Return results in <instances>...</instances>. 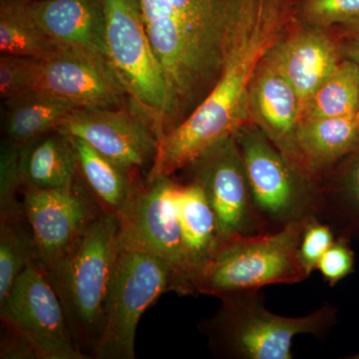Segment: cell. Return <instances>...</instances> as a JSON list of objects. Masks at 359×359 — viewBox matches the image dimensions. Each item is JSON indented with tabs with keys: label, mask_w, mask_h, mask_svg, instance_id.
<instances>
[{
	"label": "cell",
	"mask_w": 359,
	"mask_h": 359,
	"mask_svg": "<svg viewBox=\"0 0 359 359\" xmlns=\"http://www.w3.org/2000/svg\"><path fill=\"white\" fill-rule=\"evenodd\" d=\"M166 79L165 133L200 105L264 0H138Z\"/></svg>",
	"instance_id": "1"
},
{
	"label": "cell",
	"mask_w": 359,
	"mask_h": 359,
	"mask_svg": "<svg viewBox=\"0 0 359 359\" xmlns=\"http://www.w3.org/2000/svg\"><path fill=\"white\" fill-rule=\"evenodd\" d=\"M297 0H264L229 54L223 72L204 100L158 141L148 182L186 169L250 121L252 77L266 52L289 32Z\"/></svg>",
	"instance_id": "2"
},
{
	"label": "cell",
	"mask_w": 359,
	"mask_h": 359,
	"mask_svg": "<svg viewBox=\"0 0 359 359\" xmlns=\"http://www.w3.org/2000/svg\"><path fill=\"white\" fill-rule=\"evenodd\" d=\"M216 313L200 323L212 354L230 359H292L297 335L325 339L337 320V309L328 302L301 318L271 313L259 290L222 295Z\"/></svg>",
	"instance_id": "3"
},
{
	"label": "cell",
	"mask_w": 359,
	"mask_h": 359,
	"mask_svg": "<svg viewBox=\"0 0 359 359\" xmlns=\"http://www.w3.org/2000/svg\"><path fill=\"white\" fill-rule=\"evenodd\" d=\"M119 252V219L104 211L60 266L46 273L78 348L91 358L102 332Z\"/></svg>",
	"instance_id": "4"
},
{
	"label": "cell",
	"mask_w": 359,
	"mask_h": 359,
	"mask_svg": "<svg viewBox=\"0 0 359 359\" xmlns=\"http://www.w3.org/2000/svg\"><path fill=\"white\" fill-rule=\"evenodd\" d=\"M309 218L273 233L222 242L195 285V295L219 297L261 290L271 285H294L309 278L299 261V248Z\"/></svg>",
	"instance_id": "5"
},
{
	"label": "cell",
	"mask_w": 359,
	"mask_h": 359,
	"mask_svg": "<svg viewBox=\"0 0 359 359\" xmlns=\"http://www.w3.org/2000/svg\"><path fill=\"white\" fill-rule=\"evenodd\" d=\"M244 161L252 209L264 233L316 217L318 186L271 143L256 124L233 134Z\"/></svg>",
	"instance_id": "6"
},
{
	"label": "cell",
	"mask_w": 359,
	"mask_h": 359,
	"mask_svg": "<svg viewBox=\"0 0 359 359\" xmlns=\"http://www.w3.org/2000/svg\"><path fill=\"white\" fill-rule=\"evenodd\" d=\"M108 59L121 80L129 108L160 140L165 135L168 91L164 72L149 39L138 0H103Z\"/></svg>",
	"instance_id": "7"
},
{
	"label": "cell",
	"mask_w": 359,
	"mask_h": 359,
	"mask_svg": "<svg viewBox=\"0 0 359 359\" xmlns=\"http://www.w3.org/2000/svg\"><path fill=\"white\" fill-rule=\"evenodd\" d=\"M173 290V273L162 259L143 250L119 247L102 332L91 358L135 359V337L142 314Z\"/></svg>",
	"instance_id": "8"
},
{
	"label": "cell",
	"mask_w": 359,
	"mask_h": 359,
	"mask_svg": "<svg viewBox=\"0 0 359 359\" xmlns=\"http://www.w3.org/2000/svg\"><path fill=\"white\" fill-rule=\"evenodd\" d=\"M0 318L2 327L20 335L39 359L88 358L75 344L60 299L35 259L0 304Z\"/></svg>",
	"instance_id": "9"
},
{
	"label": "cell",
	"mask_w": 359,
	"mask_h": 359,
	"mask_svg": "<svg viewBox=\"0 0 359 359\" xmlns=\"http://www.w3.org/2000/svg\"><path fill=\"white\" fill-rule=\"evenodd\" d=\"M176 183L171 176L142 182L118 217L119 247L162 259L173 273V292L184 297L189 295L188 273L175 201Z\"/></svg>",
	"instance_id": "10"
},
{
	"label": "cell",
	"mask_w": 359,
	"mask_h": 359,
	"mask_svg": "<svg viewBox=\"0 0 359 359\" xmlns=\"http://www.w3.org/2000/svg\"><path fill=\"white\" fill-rule=\"evenodd\" d=\"M21 192L34 241L35 261L50 273L69 256L104 210L82 179L63 190L22 189Z\"/></svg>",
	"instance_id": "11"
},
{
	"label": "cell",
	"mask_w": 359,
	"mask_h": 359,
	"mask_svg": "<svg viewBox=\"0 0 359 359\" xmlns=\"http://www.w3.org/2000/svg\"><path fill=\"white\" fill-rule=\"evenodd\" d=\"M34 92L66 101L77 109L129 105L124 85L108 59L69 47L39 59Z\"/></svg>",
	"instance_id": "12"
},
{
	"label": "cell",
	"mask_w": 359,
	"mask_h": 359,
	"mask_svg": "<svg viewBox=\"0 0 359 359\" xmlns=\"http://www.w3.org/2000/svg\"><path fill=\"white\" fill-rule=\"evenodd\" d=\"M188 168L216 216L222 242L263 233L252 209L244 161L233 135Z\"/></svg>",
	"instance_id": "13"
},
{
	"label": "cell",
	"mask_w": 359,
	"mask_h": 359,
	"mask_svg": "<svg viewBox=\"0 0 359 359\" xmlns=\"http://www.w3.org/2000/svg\"><path fill=\"white\" fill-rule=\"evenodd\" d=\"M57 131L83 139L127 173L140 177L154 162L158 138L147 122L129 107L76 109Z\"/></svg>",
	"instance_id": "14"
},
{
	"label": "cell",
	"mask_w": 359,
	"mask_h": 359,
	"mask_svg": "<svg viewBox=\"0 0 359 359\" xmlns=\"http://www.w3.org/2000/svg\"><path fill=\"white\" fill-rule=\"evenodd\" d=\"M264 58L292 85L302 108L341 62L344 54L325 28L306 25L285 33Z\"/></svg>",
	"instance_id": "15"
},
{
	"label": "cell",
	"mask_w": 359,
	"mask_h": 359,
	"mask_svg": "<svg viewBox=\"0 0 359 359\" xmlns=\"http://www.w3.org/2000/svg\"><path fill=\"white\" fill-rule=\"evenodd\" d=\"M249 113L250 121L297 166L295 135L301 118V100L292 85L264 58L250 83Z\"/></svg>",
	"instance_id": "16"
},
{
	"label": "cell",
	"mask_w": 359,
	"mask_h": 359,
	"mask_svg": "<svg viewBox=\"0 0 359 359\" xmlns=\"http://www.w3.org/2000/svg\"><path fill=\"white\" fill-rule=\"evenodd\" d=\"M28 7L54 43L108 59L103 0H29Z\"/></svg>",
	"instance_id": "17"
},
{
	"label": "cell",
	"mask_w": 359,
	"mask_h": 359,
	"mask_svg": "<svg viewBox=\"0 0 359 359\" xmlns=\"http://www.w3.org/2000/svg\"><path fill=\"white\" fill-rule=\"evenodd\" d=\"M295 149L297 166L318 184L337 163L359 149V111L299 122Z\"/></svg>",
	"instance_id": "18"
},
{
	"label": "cell",
	"mask_w": 359,
	"mask_h": 359,
	"mask_svg": "<svg viewBox=\"0 0 359 359\" xmlns=\"http://www.w3.org/2000/svg\"><path fill=\"white\" fill-rule=\"evenodd\" d=\"M175 201L188 273L189 295L222 244L218 222L202 189L195 182L175 187Z\"/></svg>",
	"instance_id": "19"
},
{
	"label": "cell",
	"mask_w": 359,
	"mask_h": 359,
	"mask_svg": "<svg viewBox=\"0 0 359 359\" xmlns=\"http://www.w3.org/2000/svg\"><path fill=\"white\" fill-rule=\"evenodd\" d=\"M20 177L21 190H63L75 185L81 177L68 137L55 130L21 148Z\"/></svg>",
	"instance_id": "20"
},
{
	"label": "cell",
	"mask_w": 359,
	"mask_h": 359,
	"mask_svg": "<svg viewBox=\"0 0 359 359\" xmlns=\"http://www.w3.org/2000/svg\"><path fill=\"white\" fill-rule=\"evenodd\" d=\"M316 218L337 237L359 241V149L340 161L318 182Z\"/></svg>",
	"instance_id": "21"
},
{
	"label": "cell",
	"mask_w": 359,
	"mask_h": 359,
	"mask_svg": "<svg viewBox=\"0 0 359 359\" xmlns=\"http://www.w3.org/2000/svg\"><path fill=\"white\" fill-rule=\"evenodd\" d=\"M67 137L76 156L82 181L104 211L119 217L142 183L140 177L127 173L83 139Z\"/></svg>",
	"instance_id": "22"
},
{
	"label": "cell",
	"mask_w": 359,
	"mask_h": 359,
	"mask_svg": "<svg viewBox=\"0 0 359 359\" xmlns=\"http://www.w3.org/2000/svg\"><path fill=\"white\" fill-rule=\"evenodd\" d=\"M4 103L7 109L4 138L20 150L35 139L57 130L77 109L66 101L40 92L7 99Z\"/></svg>",
	"instance_id": "23"
},
{
	"label": "cell",
	"mask_w": 359,
	"mask_h": 359,
	"mask_svg": "<svg viewBox=\"0 0 359 359\" xmlns=\"http://www.w3.org/2000/svg\"><path fill=\"white\" fill-rule=\"evenodd\" d=\"M29 0H0V52L7 55L43 59L61 48L37 25Z\"/></svg>",
	"instance_id": "24"
},
{
	"label": "cell",
	"mask_w": 359,
	"mask_h": 359,
	"mask_svg": "<svg viewBox=\"0 0 359 359\" xmlns=\"http://www.w3.org/2000/svg\"><path fill=\"white\" fill-rule=\"evenodd\" d=\"M359 111V67L344 57L334 72L302 105L299 122L339 117Z\"/></svg>",
	"instance_id": "25"
},
{
	"label": "cell",
	"mask_w": 359,
	"mask_h": 359,
	"mask_svg": "<svg viewBox=\"0 0 359 359\" xmlns=\"http://www.w3.org/2000/svg\"><path fill=\"white\" fill-rule=\"evenodd\" d=\"M32 259H35V245L27 219L0 221V304L6 301Z\"/></svg>",
	"instance_id": "26"
},
{
	"label": "cell",
	"mask_w": 359,
	"mask_h": 359,
	"mask_svg": "<svg viewBox=\"0 0 359 359\" xmlns=\"http://www.w3.org/2000/svg\"><path fill=\"white\" fill-rule=\"evenodd\" d=\"M20 191V148L4 138L0 149V221L26 218L23 204L18 200Z\"/></svg>",
	"instance_id": "27"
},
{
	"label": "cell",
	"mask_w": 359,
	"mask_h": 359,
	"mask_svg": "<svg viewBox=\"0 0 359 359\" xmlns=\"http://www.w3.org/2000/svg\"><path fill=\"white\" fill-rule=\"evenodd\" d=\"M295 16L316 27L344 25L359 18V0H297Z\"/></svg>",
	"instance_id": "28"
},
{
	"label": "cell",
	"mask_w": 359,
	"mask_h": 359,
	"mask_svg": "<svg viewBox=\"0 0 359 359\" xmlns=\"http://www.w3.org/2000/svg\"><path fill=\"white\" fill-rule=\"evenodd\" d=\"M39 59L0 56V95L4 100L35 91Z\"/></svg>",
	"instance_id": "29"
},
{
	"label": "cell",
	"mask_w": 359,
	"mask_h": 359,
	"mask_svg": "<svg viewBox=\"0 0 359 359\" xmlns=\"http://www.w3.org/2000/svg\"><path fill=\"white\" fill-rule=\"evenodd\" d=\"M337 235L330 224L311 217L304 226L299 248V261L311 276L327 250L334 245Z\"/></svg>",
	"instance_id": "30"
},
{
	"label": "cell",
	"mask_w": 359,
	"mask_h": 359,
	"mask_svg": "<svg viewBox=\"0 0 359 359\" xmlns=\"http://www.w3.org/2000/svg\"><path fill=\"white\" fill-rule=\"evenodd\" d=\"M354 263L355 257L351 247V240L337 237L334 245L321 257L318 271L325 283L332 287L353 273Z\"/></svg>",
	"instance_id": "31"
},
{
	"label": "cell",
	"mask_w": 359,
	"mask_h": 359,
	"mask_svg": "<svg viewBox=\"0 0 359 359\" xmlns=\"http://www.w3.org/2000/svg\"><path fill=\"white\" fill-rule=\"evenodd\" d=\"M4 327L1 337V359H39L32 346L11 328Z\"/></svg>",
	"instance_id": "32"
},
{
	"label": "cell",
	"mask_w": 359,
	"mask_h": 359,
	"mask_svg": "<svg viewBox=\"0 0 359 359\" xmlns=\"http://www.w3.org/2000/svg\"><path fill=\"white\" fill-rule=\"evenodd\" d=\"M341 48L344 57L351 59L359 67V42L347 40L346 43L342 45Z\"/></svg>",
	"instance_id": "33"
},
{
	"label": "cell",
	"mask_w": 359,
	"mask_h": 359,
	"mask_svg": "<svg viewBox=\"0 0 359 359\" xmlns=\"http://www.w3.org/2000/svg\"><path fill=\"white\" fill-rule=\"evenodd\" d=\"M340 26H341L342 32L347 40L359 42V18Z\"/></svg>",
	"instance_id": "34"
},
{
	"label": "cell",
	"mask_w": 359,
	"mask_h": 359,
	"mask_svg": "<svg viewBox=\"0 0 359 359\" xmlns=\"http://www.w3.org/2000/svg\"><path fill=\"white\" fill-rule=\"evenodd\" d=\"M346 358H349V359H359V353L353 354V355H351V356H347Z\"/></svg>",
	"instance_id": "35"
}]
</instances>
